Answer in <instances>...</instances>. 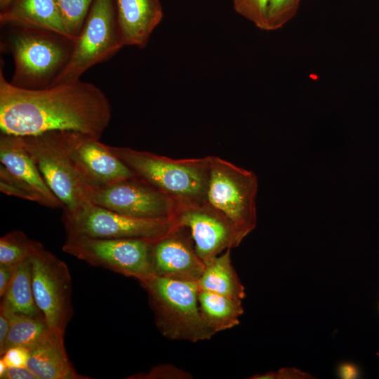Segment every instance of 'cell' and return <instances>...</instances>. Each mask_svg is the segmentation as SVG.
Instances as JSON below:
<instances>
[{
    "label": "cell",
    "instance_id": "cell-1",
    "mask_svg": "<svg viewBox=\"0 0 379 379\" xmlns=\"http://www.w3.org/2000/svg\"><path fill=\"white\" fill-rule=\"evenodd\" d=\"M0 69L1 133L29 135L55 131L81 133L100 139L112 117L105 93L80 79L39 89L18 88Z\"/></svg>",
    "mask_w": 379,
    "mask_h": 379
},
{
    "label": "cell",
    "instance_id": "cell-2",
    "mask_svg": "<svg viewBox=\"0 0 379 379\" xmlns=\"http://www.w3.org/2000/svg\"><path fill=\"white\" fill-rule=\"evenodd\" d=\"M4 28L1 49L8 51L14 62L10 83L25 89L51 86L68 64L75 41L48 29Z\"/></svg>",
    "mask_w": 379,
    "mask_h": 379
},
{
    "label": "cell",
    "instance_id": "cell-3",
    "mask_svg": "<svg viewBox=\"0 0 379 379\" xmlns=\"http://www.w3.org/2000/svg\"><path fill=\"white\" fill-rule=\"evenodd\" d=\"M109 147L138 178L177 204H204L210 156L172 159L128 147Z\"/></svg>",
    "mask_w": 379,
    "mask_h": 379
},
{
    "label": "cell",
    "instance_id": "cell-4",
    "mask_svg": "<svg viewBox=\"0 0 379 379\" xmlns=\"http://www.w3.org/2000/svg\"><path fill=\"white\" fill-rule=\"evenodd\" d=\"M140 283L148 295L156 326L163 336L197 343L215 335L201 317L197 282L152 274Z\"/></svg>",
    "mask_w": 379,
    "mask_h": 379
},
{
    "label": "cell",
    "instance_id": "cell-5",
    "mask_svg": "<svg viewBox=\"0 0 379 379\" xmlns=\"http://www.w3.org/2000/svg\"><path fill=\"white\" fill-rule=\"evenodd\" d=\"M258 185L253 171L210 156L204 204L227 219L245 238L257 224Z\"/></svg>",
    "mask_w": 379,
    "mask_h": 379
},
{
    "label": "cell",
    "instance_id": "cell-6",
    "mask_svg": "<svg viewBox=\"0 0 379 379\" xmlns=\"http://www.w3.org/2000/svg\"><path fill=\"white\" fill-rule=\"evenodd\" d=\"M62 131L18 136L46 183L62 204L63 212L71 213L91 203L92 187L81 178L68 156Z\"/></svg>",
    "mask_w": 379,
    "mask_h": 379
},
{
    "label": "cell",
    "instance_id": "cell-7",
    "mask_svg": "<svg viewBox=\"0 0 379 379\" xmlns=\"http://www.w3.org/2000/svg\"><path fill=\"white\" fill-rule=\"evenodd\" d=\"M62 219L66 239H136L154 243L175 226L170 218H134L92 203L63 212Z\"/></svg>",
    "mask_w": 379,
    "mask_h": 379
},
{
    "label": "cell",
    "instance_id": "cell-8",
    "mask_svg": "<svg viewBox=\"0 0 379 379\" xmlns=\"http://www.w3.org/2000/svg\"><path fill=\"white\" fill-rule=\"evenodd\" d=\"M124 46L114 0H93L69 61L52 85L80 79L88 69L109 60Z\"/></svg>",
    "mask_w": 379,
    "mask_h": 379
},
{
    "label": "cell",
    "instance_id": "cell-9",
    "mask_svg": "<svg viewBox=\"0 0 379 379\" xmlns=\"http://www.w3.org/2000/svg\"><path fill=\"white\" fill-rule=\"evenodd\" d=\"M29 262L35 302L50 329L65 335L73 314L69 268L39 242Z\"/></svg>",
    "mask_w": 379,
    "mask_h": 379
},
{
    "label": "cell",
    "instance_id": "cell-10",
    "mask_svg": "<svg viewBox=\"0 0 379 379\" xmlns=\"http://www.w3.org/2000/svg\"><path fill=\"white\" fill-rule=\"evenodd\" d=\"M64 252L139 282L154 274L152 243L136 239H66Z\"/></svg>",
    "mask_w": 379,
    "mask_h": 379
},
{
    "label": "cell",
    "instance_id": "cell-11",
    "mask_svg": "<svg viewBox=\"0 0 379 379\" xmlns=\"http://www.w3.org/2000/svg\"><path fill=\"white\" fill-rule=\"evenodd\" d=\"M90 201L123 215L146 219H172L178 205L137 176L92 187Z\"/></svg>",
    "mask_w": 379,
    "mask_h": 379
},
{
    "label": "cell",
    "instance_id": "cell-12",
    "mask_svg": "<svg viewBox=\"0 0 379 379\" xmlns=\"http://www.w3.org/2000/svg\"><path fill=\"white\" fill-rule=\"evenodd\" d=\"M172 220L188 230L205 264L244 239L227 219L206 204H178Z\"/></svg>",
    "mask_w": 379,
    "mask_h": 379
},
{
    "label": "cell",
    "instance_id": "cell-13",
    "mask_svg": "<svg viewBox=\"0 0 379 379\" xmlns=\"http://www.w3.org/2000/svg\"><path fill=\"white\" fill-rule=\"evenodd\" d=\"M65 149L75 169L91 187L136 176L100 139L75 131H63Z\"/></svg>",
    "mask_w": 379,
    "mask_h": 379
},
{
    "label": "cell",
    "instance_id": "cell-14",
    "mask_svg": "<svg viewBox=\"0 0 379 379\" xmlns=\"http://www.w3.org/2000/svg\"><path fill=\"white\" fill-rule=\"evenodd\" d=\"M151 258L154 274L173 279L197 282L205 267L188 230L175 225L152 243Z\"/></svg>",
    "mask_w": 379,
    "mask_h": 379
},
{
    "label": "cell",
    "instance_id": "cell-15",
    "mask_svg": "<svg viewBox=\"0 0 379 379\" xmlns=\"http://www.w3.org/2000/svg\"><path fill=\"white\" fill-rule=\"evenodd\" d=\"M0 161L32 194L34 202L51 208H63L62 204L46 183L18 135L1 133Z\"/></svg>",
    "mask_w": 379,
    "mask_h": 379
},
{
    "label": "cell",
    "instance_id": "cell-16",
    "mask_svg": "<svg viewBox=\"0 0 379 379\" xmlns=\"http://www.w3.org/2000/svg\"><path fill=\"white\" fill-rule=\"evenodd\" d=\"M124 46L144 48L163 18L159 0H114Z\"/></svg>",
    "mask_w": 379,
    "mask_h": 379
},
{
    "label": "cell",
    "instance_id": "cell-17",
    "mask_svg": "<svg viewBox=\"0 0 379 379\" xmlns=\"http://www.w3.org/2000/svg\"><path fill=\"white\" fill-rule=\"evenodd\" d=\"M64 335L51 331L29 349L27 367L37 379H84L70 361L65 346Z\"/></svg>",
    "mask_w": 379,
    "mask_h": 379
},
{
    "label": "cell",
    "instance_id": "cell-18",
    "mask_svg": "<svg viewBox=\"0 0 379 379\" xmlns=\"http://www.w3.org/2000/svg\"><path fill=\"white\" fill-rule=\"evenodd\" d=\"M0 24L1 27L48 29L69 37L63 27L55 0H12L10 5L0 12Z\"/></svg>",
    "mask_w": 379,
    "mask_h": 379
},
{
    "label": "cell",
    "instance_id": "cell-19",
    "mask_svg": "<svg viewBox=\"0 0 379 379\" xmlns=\"http://www.w3.org/2000/svg\"><path fill=\"white\" fill-rule=\"evenodd\" d=\"M197 284L201 291L241 300L246 297L244 286L232 263L230 248L205 264Z\"/></svg>",
    "mask_w": 379,
    "mask_h": 379
},
{
    "label": "cell",
    "instance_id": "cell-20",
    "mask_svg": "<svg viewBox=\"0 0 379 379\" xmlns=\"http://www.w3.org/2000/svg\"><path fill=\"white\" fill-rule=\"evenodd\" d=\"M198 301L204 321L215 334L239 324L242 300L199 290Z\"/></svg>",
    "mask_w": 379,
    "mask_h": 379
},
{
    "label": "cell",
    "instance_id": "cell-21",
    "mask_svg": "<svg viewBox=\"0 0 379 379\" xmlns=\"http://www.w3.org/2000/svg\"><path fill=\"white\" fill-rule=\"evenodd\" d=\"M1 298V304L14 314L43 316L34 297L29 258L17 266L13 279Z\"/></svg>",
    "mask_w": 379,
    "mask_h": 379
},
{
    "label": "cell",
    "instance_id": "cell-22",
    "mask_svg": "<svg viewBox=\"0 0 379 379\" xmlns=\"http://www.w3.org/2000/svg\"><path fill=\"white\" fill-rule=\"evenodd\" d=\"M8 312L11 315V326L4 343L0 346V355L13 346L30 348L51 331L43 316L34 317L14 314L9 310Z\"/></svg>",
    "mask_w": 379,
    "mask_h": 379
},
{
    "label": "cell",
    "instance_id": "cell-23",
    "mask_svg": "<svg viewBox=\"0 0 379 379\" xmlns=\"http://www.w3.org/2000/svg\"><path fill=\"white\" fill-rule=\"evenodd\" d=\"M38 244L20 230L4 235L0 238V265H19L29 258Z\"/></svg>",
    "mask_w": 379,
    "mask_h": 379
},
{
    "label": "cell",
    "instance_id": "cell-24",
    "mask_svg": "<svg viewBox=\"0 0 379 379\" xmlns=\"http://www.w3.org/2000/svg\"><path fill=\"white\" fill-rule=\"evenodd\" d=\"M63 27L73 40L78 37L93 0H55Z\"/></svg>",
    "mask_w": 379,
    "mask_h": 379
},
{
    "label": "cell",
    "instance_id": "cell-25",
    "mask_svg": "<svg viewBox=\"0 0 379 379\" xmlns=\"http://www.w3.org/2000/svg\"><path fill=\"white\" fill-rule=\"evenodd\" d=\"M301 0H269L265 31L284 27L296 15Z\"/></svg>",
    "mask_w": 379,
    "mask_h": 379
},
{
    "label": "cell",
    "instance_id": "cell-26",
    "mask_svg": "<svg viewBox=\"0 0 379 379\" xmlns=\"http://www.w3.org/2000/svg\"><path fill=\"white\" fill-rule=\"evenodd\" d=\"M269 0H232L234 10L255 27L266 30Z\"/></svg>",
    "mask_w": 379,
    "mask_h": 379
},
{
    "label": "cell",
    "instance_id": "cell-27",
    "mask_svg": "<svg viewBox=\"0 0 379 379\" xmlns=\"http://www.w3.org/2000/svg\"><path fill=\"white\" fill-rule=\"evenodd\" d=\"M190 373L171 364L154 366L147 373H140L130 378L136 379H189L192 378Z\"/></svg>",
    "mask_w": 379,
    "mask_h": 379
},
{
    "label": "cell",
    "instance_id": "cell-28",
    "mask_svg": "<svg viewBox=\"0 0 379 379\" xmlns=\"http://www.w3.org/2000/svg\"><path fill=\"white\" fill-rule=\"evenodd\" d=\"M0 191L8 196L34 201L32 194L1 164L0 165Z\"/></svg>",
    "mask_w": 379,
    "mask_h": 379
},
{
    "label": "cell",
    "instance_id": "cell-29",
    "mask_svg": "<svg viewBox=\"0 0 379 379\" xmlns=\"http://www.w3.org/2000/svg\"><path fill=\"white\" fill-rule=\"evenodd\" d=\"M1 359L8 367H27L29 349L24 346H13L6 350Z\"/></svg>",
    "mask_w": 379,
    "mask_h": 379
},
{
    "label": "cell",
    "instance_id": "cell-30",
    "mask_svg": "<svg viewBox=\"0 0 379 379\" xmlns=\"http://www.w3.org/2000/svg\"><path fill=\"white\" fill-rule=\"evenodd\" d=\"M251 379H312L313 375L295 367H285L277 371H269L263 374H255Z\"/></svg>",
    "mask_w": 379,
    "mask_h": 379
},
{
    "label": "cell",
    "instance_id": "cell-31",
    "mask_svg": "<svg viewBox=\"0 0 379 379\" xmlns=\"http://www.w3.org/2000/svg\"><path fill=\"white\" fill-rule=\"evenodd\" d=\"M18 265H0V297L7 290Z\"/></svg>",
    "mask_w": 379,
    "mask_h": 379
},
{
    "label": "cell",
    "instance_id": "cell-32",
    "mask_svg": "<svg viewBox=\"0 0 379 379\" xmlns=\"http://www.w3.org/2000/svg\"><path fill=\"white\" fill-rule=\"evenodd\" d=\"M3 379H37L28 367H8Z\"/></svg>",
    "mask_w": 379,
    "mask_h": 379
},
{
    "label": "cell",
    "instance_id": "cell-33",
    "mask_svg": "<svg viewBox=\"0 0 379 379\" xmlns=\"http://www.w3.org/2000/svg\"><path fill=\"white\" fill-rule=\"evenodd\" d=\"M11 326V315L8 310L0 305V346L4 343Z\"/></svg>",
    "mask_w": 379,
    "mask_h": 379
},
{
    "label": "cell",
    "instance_id": "cell-34",
    "mask_svg": "<svg viewBox=\"0 0 379 379\" xmlns=\"http://www.w3.org/2000/svg\"><path fill=\"white\" fill-rule=\"evenodd\" d=\"M338 375L342 379H356L359 377V369L353 363L344 362L338 367Z\"/></svg>",
    "mask_w": 379,
    "mask_h": 379
},
{
    "label": "cell",
    "instance_id": "cell-35",
    "mask_svg": "<svg viewBox=\"0 0 379 379\" xmlns=\"http://www.w3.org/2000/svg\"><path fill=\"white\" fill-rule=\"evenodd\" d=\"M8 369V367L4 364V362L0 359V378L3 379L6 371Z\"/></svg>",
    "mask_w": 379,
    "mask_h": 379
},
{
    "label": "cell",
    "instance_id": "cell-36",
    "mask_svg": "<svg viewBox=\"0 0 379 379\" xmlns=\"http://www.w3.org/2000/svg\"><path fill=\"white\" fill-rule=\"evenodd\" d=\"M12 0H0L1 11L6 9L11 3Z\"/></svg>",
    "mask_w": 379,
    "mask_h": 379
},
{
    "label": "cell",
    "instance_id": "cell-37",
    "mask_svg": "<svg viewBox=\"0 0 379 379\" xmlns=\"http://www.w3.org/2000/svg\"><path fill=\"white\" fill-rule=\"evenodd\" d=\"M376 356H377V357H378V359H379V350H378L377 351V352H376Z\"/></svg>",
    "mask_w": 379,
    "mask_h": 379
}]
</instances>
